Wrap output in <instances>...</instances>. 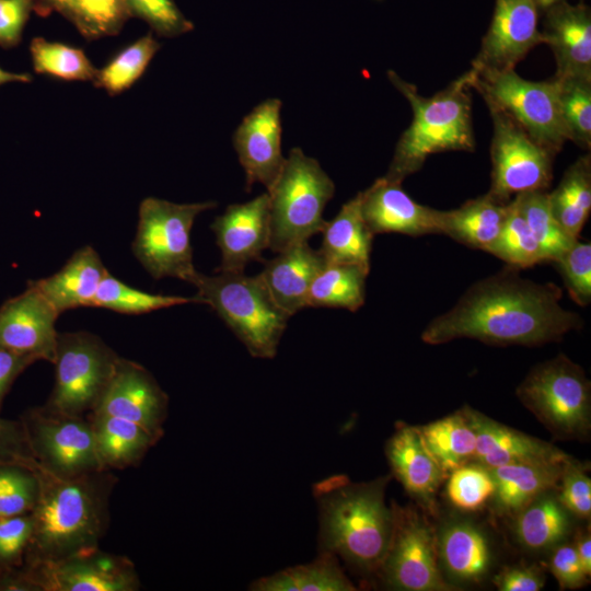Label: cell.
<instances>
[{
    "label": "cell",
    "mask_w": 591,
    "mask_h": 591,
    "mask_svg": "<svg viewBox=\"0 0 591 591\" xmlns=\"http://www.w3.org/2000/svg\"><path fill=\"white\" fill-rule=\"evenodd\" d=\"M519 271L507 266L475 282L452 309L429 322L421 340L441 345L470 338L496 346H538L582 327V317L560 305L563 291L556 283L535 282Z\"/></svg>",
    "instance_id": "cell-1"
},
{
    "label": "cell",
    "mask_w": 591,
    "mask_h": 591,
    "mask_svg": "<svg viewBox=\"0 0 591 591\" xmlns=\"http://www.w3.org/2000/svg\"><path fill=\"white\" fill-rule=\"evenodd\" d=\"M35 468L40 488L31 511L34 529L23 566L99 547L109 524V497L117 482L111 470L62 478L37 463Z\"/></svg>",
    "instance_id": "cell-2"
},
{
    "label": "cell",
    "mask_w": 591,
    "mask_h": 591,
    "mask_svg": "<svg viewBox=\"0 0 591 591\" xmlns=\"http://www.w3.org/2000/svg\"><path fill=\"white\" fill-rule=\"evenodd\" d=\"M391 475L352 483L334 475L313 485L318 508L320 552L340 557L362 575L378 573L393 528L392 508L385 503Z\"/></svg>",
    "instance_id": "cell-3"
},
{
    "label": "cell",
    "mask_w": 591,
    "mask_h": 591,
    "mask_svg": "<svg viewBox=\"0 0 591 591\" xmlns=\"http://www.w3.org/2000/svg\"><path fill=\"white\" fill-rule=\"evenodd\" d=\"M473 76L470 69L444 90L425 97L413 83L387 71L391 83L410 104L413 119L395 147L385 178L402 183L419 171L431 154L474 150L470 94Z\"/></svg>",
    "instance_id": "cell-4"
},
{
    "label": "cell",
    "mask_w": 591,
    "mask_h": 591,
    "mask_svg": "<svg viewBox=\"0 0 591 591\" xmlns=\"http://www.w3.org/2000/svg\"><path fill=\"white\" fill-rule=\"evenodd\" d=\"M202 304L210 305L251 356L271 359L276 356L289 315L274 301L259 276L243 273H201L190 280Z\"/></svg>",
    "instance_id": "cell-5"
},
{
    "label": "cell",
    "mask_w": 591,
    "mask_h": 591,
    "mask_svg": "<svg viewBox=\"0 0 591 591\" xmlns=\"http://www.w3.org/2000/svg\"><path fill=\"white\" fill-rule=\"evenodd\" d=\"M334 193V182L320 163L300 148H292L278 177L267 189L269 248L278 253L308 242L321 232L326 222L323 211Z\"/></svg>",
    "instance_id": "cell-6"
},
{
    "label": "cell",
    "mask_w": 591,
    "mask_h": 591,
    "mask_svg": "<svg viewBox=\"0 0 591 591\" xmlns=\"http://www.w3.org/2000/svg\"><path fill=\"white\" fill-rule=\"evenodd\" d=\"M515 393L555 438H589L591 383L583 369L564 354L533 367Z\"/></svg>",
    "instance_id": "cell-7"
},
{
    "label": "cell",
    "mask_w": 591,
    "mask_h": 591,
    "mask_svg": "<svg viewBox=\"0 0 591 591\" xmlns=\"http://www.w3.org/2000/svg\"><path fill=\"white\" fill-rule=\"evenodd\" d=\"M472 89L480 93L489 108L512 118L534 141L553 154L569 140L565 125L559 86L555 78L535 82L521 78L514 69L476 70Z\"/></svg>",
    "instance_id": "cell-8"
},
{
    "label": "cell",
    "mask_w": 591,
    "mask_h": 591,
    "mask_svg": "<svg viewBox=\"0 0 591 591\" xmlns=\"http://www.w3.org/2000/svg\"><path fill=\"white\" fill-rule=\"evenodd\" d=\"M216 206V201L175 204L155 197L141 201L132 252L153 278L190 282L197 273L190 231L196 217Z\"/></svg>",
    "instance_id": "cell-9"
},
{
    "label": "cell",
    "mask_w": 591,
    "mask_h": 591,
    "mask_svg": "<svg viewBox=\"0 0 591 591\" xmlns=\"http://www.w3.org/2000/svg\"><path fill=\"white\" fill-rule=\"evenodd\" d=\"M119 356L89 332L59 333L55 355V384L44 405L50 412L84 416L96 406Z\"/></svg>",
    "instance_id": "cell-10"
},
{
    "label": "cell",
    "mask_w": 591,
    "mask_h": 591,
    "mask_svg": "<svg viewBox=\"0 0 591 591\" xmlns=\"http://www.w3.org/2000/svg\"><path fill=\"white\" fill-rule=\"evenodd\" d=\"M393 528L376 575L384 586L402 591H451L438 556L437 534L428 519L412 506L391 502Z\"/></svg>",
    "instance_id": "cell-11"
},
{
    "label": "cell",
    "mask_w": 591,
    "mask_h": 591,
    "mask_svg": "<svg viewBox=\"0 0 591 591\" xmlns=\"http://www.w3.org/2000/svg\"><path fill=\"white\" fill-rule=\"evenodd\" d=\"M21 421L31 453L43 470L62 478L104 470L89 418L54 413L42 406L26 412Z\"/></svg>",
    "instance_id": "cell-12"
},
{
    "label": "cell",
    "mask_w": 591,
    "mask_h": 591,
    "mask_svg": "<svg viewBox=\"0 0 591 591\" xmlns=\"http://www.w3.org/2000/svg\"><path fill=\"white\" fill-rule=\"evenodd\" d=\"M493 119L491 184L487 193L507 204L511 196L546 190L553 178V154L534 141L512 118L489 108Z\"/></svg>",
    "instance_id": "cell-13"
},
{
    "label": "cell",
    "mask_w": 591,
    "mask_h": 591,
    "mask_svg": "<svg viewBox=\"0 0 591 591\" xmlns=\"http://www.w3.org/2000/svg\"><path fill=\"white\" fill-rule=\"evenodd\" d=\"M22 567L38 591H136L140 588L134 563L100 547Z\"/></svg>",
    "instance_id": "cell-14"
},
{
    "label": "cell",
    "mask_w": 591,
    "mask_h": 591,
    "mask_svg": "<svg viewBox=\"0 0 591 591\" xmlns=\"http://www.w3.org/2000/svg\"><path fill=\"white\" fill-rule=\"evenodd\" d=\"M167 406L169 397L153 375L138 362L119 357L91 413L134 421L161 439Z\"/></svg>",
    "instance_id": "cell-15"
},
{
    "label": "cell",
    "mask_w": 591,
    "mask_h": 591,
    "mask_svg": "<svg viewBox=\"0 0 591 591\" xmlns=\"http://www.w3.org/2000/svg\"><path fill=\"white\" fill-rule=\"evenodd\" d=\"M540 12L536 0H495L490 25L472 68L514 69L532 48L544 43Z\"/></svg>",
    "instance_id": "cell-16"
},
{
    "label": "cell",
    "mask_w": 591,
    "mask_h": 591,
    "mask_svg": "<svg viewBox=\"0 0 591 591\" xmlns=\"http://www.w3.org/2000/svg\"><path fill=\"white\" fill-rule=\"evenodd\" d=\"M58 316L55 308L30 283L22 294L0 309V349L54 363Z\"/></svg>",
    "instance_id": "cell-17"
},
{
    "label": "cell",
    "mask_w": 591,
    "mask_h": 591,
    "mask_svg": "<svg viewBox=\"0 0 591 591\" xmlns=\"http://www.w3.org/2000/svg\"><path fill=\"white\" fill-rule=\"evenodd\" d=\"M281 105L279 99L265 100L242 119L234 131L233 146L245 171L247 190L254 183H260L268 189L285 164Z\"/></svg>",
    "instance_id": "cell-18"
},
{
    "label": "cell",
    "mask_w": 591,
    "mask_h": 591,
    "mask_svg": "<svg viewBox=\"0 0 591 591\" xmlns=\"http://www.w3.org/2000/svg\"><path fill=\"white\" fill-rule=\"evenodd\" d=\"M210 228L221 251L216 271L243 273L250 262H264L262 254L270 243L268 194L228 206Z\"/></svg>",
    "instance_id": "cell-19"
},
{
    "label": "cell",
    "mask_w": 591,
    "mask_h": 591,
    "mask_svg": "<svg viewBox=\"0 0 591 591\" xmlns=\"http://www.w3.org/2000/svg\"><path fill=\"white\" fill-rule=\"evenodd\" d=\"M361 212L373 235L442 234L444 211L418 204L402 188V183L384 176L361 192Z\"/></svg>",
    "instance_id": "cell-20"
},
{
    "label": "cell",
    "mask_w": 591,
    "mask_h": 591,
    "mask_svg": "<svg viewBox=\"0 0 591 591\" xmlns=\"http://www.w3.org/2000/svg\"><path fill=\"white\" fill-rule=\"evenodd\" d=\"M476 432L474 460L489 468L514 463L563 464L570 457L556 445L463 407Z\"/></svg>",
    "instance_id": "cell-21"
},
{
    "label": "cell",
    "mask_w": 591,
    "mask_h": 591,
    "mask_svg": "<svg viewBox=\"0 0 591 591\" xmlns=\"http://www.w3.org/2000/svg\"><path fill=\"white\" fill-rule=\"evenodd\" d=\"M543 12V40L551 47L556 60L554 78L591 80L590 8L564 0Z\"/></svg>",
    "instance_id": "cell-22"
},
{
    "label": "cell",
    "mask_w": 591,
    "mask_h": 591,
    "mask_svg": "<svg viewBox=\"0 0 591 591\" xmlns=\"http://www.w3.org/2000/svg\"><path fill=\"white\" fill-rule=\"evenodd\" d=\"M392 474L429 513L436 511V494L447 478L422 443L416 426L397 422L385 445Z\"/></svg>",
    "instance_id": "cell-23"
},
{
    "label": "cell",
    "mask_w": 591,
    "mask_h": 591,
    "mask_svg": "<svg viewBox=\"0 0 591 591\" xmlns=\"http://www.w3.org/2000/svg\"><path fill=\"white\" fill-rule=\"evenodd\" d=\"M263 263L259 278L276 304L292 316L308 308L310 287L327 262L318 250L312 248L308 242H301Z\"/></svg>",
    "instance_id": "cell-24"
},
{
    "label": "cell",
    "mask_w": 591,
    "mask_h": 591,
    "mask_svg": "<svg viewBox=\"0 0 591 591\" xmlns=\"http://www.w3.org/2000/svg\"><path fill=\"white\" fill-rule=\"evenodd\" d=\"M107 273L96 251L86 245L76 251L57 273L31 283L61 314L70 309L93 306Z\"/></svg>",
    "instance_id": "cell-25"
},
{
    "label": "cell",
    "mask_w": 591,
    "mask_h": 591,
    "mask_svg": "<svg viewBox=\"0 0 591 591\" xmlns=\"http://www.w3.org/2000/svg\"><path fill=\"white\" fill-rule=\"evenodd\" d=\"M439 563L451 580L476 582L487 573L491 549L485 533L464 520L447 523L437 535Z\"/></svg>",
    "instance_id": "cell-26"
},
{
    "label": "cell",
    "mask_w": 591,
    "mask_h": 591,
    "mask_svg": "<svg viewBox=\"0 0 591 591\" xmlns=\"http://www.w3.org/2000/svg\"><path fill=\"white\" fill-rule=\"evenodd\" d=\"M95 447L104 470L137 465L160 438L142 426L103 413H90Z\"/></svg>",
    "instance_id": "cell-27"
},
{
    "label": "cell",
    "mask_w": 591,
    "mask_h": 591,
    "mask_svg": "<svg viewBox=\"0 0 591 591\" xmlns=\"http://www.w3.org/2000/svg\"><path fill=\"white\" fill-rule=\"evenodd\" d=\"M563 464L514 463L490 468L495 479L491 500L496 510L515 515L538 496L556 489Z\"/></svg>",
    "instance_id": "cell-28"
},
{
    "label": "cell",
    "mask_w": 591,
    "mask_h": 591,
    "mask_svg": "<svg viewBox=\"0 0 591 591\" xmlns=\"http://www.w3.org/2000/svg\"><path fill=\"white\" fill-rule=\"evenodd\" d=\"M318 251L327 263L359 265L370 270L373 234L361 212V192L345 202L339 212L326 221Z\"/></svg>",
    "instance_id": "cell-29"
},
{
    "label": "cell",
    "mask_w": 591,
    "mask_h": 591,
    "mask_svg": "<svg viewBox=\"0 0 591 591\" xmlns=\"http://www.w3.org/2000/svg\"><path fill=\"white\" fill-rule=\"evenodd\" d=\"M507 204L485 194L457 209L444 211L442 234L471 248L486 252L499 235Z\"/></svg>",
    "instance_id": "cell-30"
},
{
    "label": "cell",
    "mask_w": 591,
    "mask_h": 591,
    "mask_svg": "<svg viewBox=\"0 0 591 591\" xmlns=\"http://www.w3.org/2000/svg\"><path fill=\"white\" fill-rule=\"evenodd\" d=\"M428 452L448 475L474 460L476 432L464 408L417 427Z\"/></svg>",
    "instance_id": "cell-31"
},
{
    "label": "cell",
    "mask_w": 591,
    "mask_h": 591,
    "mask_svg": "<svg viewBox=\"0 0 591 591\" xmlns=\"http://www.w3.org/2000/svg\"><path fill=\"white\" fill-rule=\"evenodd\" d=\"M514 534L530 551L558 545L570 531V513L549 491L538 496L515 514Z\"/></svg>",
    "instance_id": "cell-32"
},
{
    "label": "cell",
    "mask_w": 591,
    "mask_h": 591,
    "mask_svg": "<svg viewBox=\"0 0 591 591\" xmlns=\"http://www.w3.org/2000/svg\"><path fill=\"white\" fill-rule=\"evenodd\" d=\"M253 591H354L356 587L340 569L337 557L320 552L315 560L286 568L254 581Z\"/></svg>",
    "instance_id": "cell-33"
},
{
    "label": "cell",
    "mask_w": 591,
    "mask_h": 591,
    "mask_svg": "<svg viewBox=\"0 0 591 591\" xmlns=\"http://www.w3.org/2000/svg\"><path fill=\"white\" fill-rule=\"evenodd\" d=\"M552 212L570 236L578 239L591 211V158H579L548 193Z\"/></svg>",
    "instance_id": "cell-34"
},
{
    "label": "cell",
    "mask_w": 591,
    "mask_h": 591,
    "mask_svg": "<svg viewBox=\"0 0 591 591\" xmlns=\"http://www.w3.org/2000/svg\"><path fill=\"white\" fill-rule=\"evenodd\" d=\"M369 271L355 264L326 263L310 287L308 308L358 311L364 304Z\"/></svg>",
    "instance_id": "cell-35"
},
{
    "label": "cell",
    "mask_w": 591,
    "mask_h": 591,
    "mask_svg": "<svg viewBox=\"0 0 591 591\" xmlns=\"http://www.w3.org/2000/svg\"><path fill=\"white\" fill-rule=\"evenodd\" d=\"M546 262L554 263L578 239L570 236L554 217L546 190H534L514 197Z\"/></svg>",
    "instance_id": "cell-36"
},
{
    "label": "cell",
    "mask_w": 591,
    "mask_h": 591,
    "mask_svg": "<svg viewBox=\"0 0 591 591\" xmlns=\"http://www.w3.org/2000/svg\"><path fill=\"white\" fill-rule=\"evenodd\" d=\"M486 252L517 269L546 263L514 198L507 204V215L499 235Z\"/></svg>",
    "instance_id": "cell-37"
},
{
    "label": "cell",
    "mask_w": 591,
    "mask_h": 591,
    "mask_svg": "<svg viewBox=\"0 0 591 591\" xmlns=\"http://www.w3.org/2000/svg\"><path fill=\"white\" fill-rule=\"evenodd\" d=\"M186 303H199V297L154 294L132 288L109 273L102 280L93 306L108 309L123 314H143Z\"/></svg>",
    "instance_id": "cell-38"
},
{
    "label": "cell",
    "mask_w": 591,
    "mask_h": 591,
    "mask_svg": "<svg viewBox=\"0 0 591 591\" xmlns=\"http://www.w3.org/2000/svg\"><path fill=\"white\" fill-rule=\"evenodd\" d=\"M159 49L160 43L151 33L140 37L97 69L94 84L109 94L124 92L142 76Z\"/></svg>",
    "instance_id": "cell-39"
},
{
    "label": "cell",
    "mask_w": 591,
    "mask_h": 591,
    "mask_svg": "<svg viewBox=\"0 0 591 591\" xmlns=\"http://www.w3.org/2000/svg\"><path fill=\"white\" fill-rule=\"evenodd\" d=\"M30 51L37 73L70 81H93L97 71L82 49L63 43L35 37Z\"/></svg>",
    "instance_id": "cell-40"
},
{
    "label": "cell",
    "mask_w": 591,
    "mask_h": 591,
    "mask_svg": "<svg viewBox=\"0 0 591 591\" xmlns=\"http://www.w3.org/2000/svg\"><path fill=\"white\" fill-rule=\"evenodd\" d=\"M58 12L88 39L116 34L130 16L124 0H66Z\"/></svg>",
    "instance_id": "cell-41"
},
{
    "label": "cell",
    "mask_w": 591,
    "mask_h": 591,
    "mask_svg": "<svg viewBox=\"0 0 591 591\" xmlns=\"http://www.w3.org/2000/svg\"><path fill=\"white\" fill-rule=\"evenodd\" d=\"M447 497L463 512L483 509L494 497L495 479L489 467L471 461L448 475Z\"/></svg>",
    "instance_id": "cell-42"
},
{
    "label": "cell",
    "mask_w": 591,
    "mask_h": 591,
    "mask_svg": "<svg viewBox=\"0 0 591 591\" xmlns=\"http://www.w3.org/2000/svg\"><path fill=\"white\" fill-rule=\"evenodd\" d=\"M36 461L0 463V518L31 512L39 496Z\"/></svg>",
    "instance_id": "cell-43"
},
{
    "label": "cell",
    "mask_w": 591,
    "mask_h": 591,
    "mask_svg": "<svg viewBox=\"0 0 591 591\" xmlns=\"http://www.w3.org/2000/svg\"><path fill=\"white\" fill-rule=\"evenodd\" d=\"M560 108L569 140L582 148L591 144V80L557 79Z\"/></svg>",
    "instance_id": "cell-44"
},
{
    "label": "cell",
    "mask_w": 591,
    "mask_h": 591,
    "mask_svg": "<svg viewBox=\"0 0 591 591\" xmlns=\"http://www.w3.org/2000/svg\"><path fill=\"white\" fill-rule=\"evenodd\" d=\"M556 264L570 298L579 305L591 302V244L577 240Z\"/></svg>",
    "instance_id": "cell-45"
},
{
    "label": "cell",
    "mask_w": 591,
    "mask_h": 591,
    "mask_svg": "<svg viewBox=\"0 0 591 591\" xmlns=\"http://www.w3.org/2000/svg\"><path fill=\"white\" fill-rule=\"evenodd\" d=\"M129 14L147 22L160 36L175 37L194 28L174 0H124Z\"/></svg>",
    "instance_id": "cell-46"
},
{
    "label": "cell",
    "mask_w": 591,
    "mask_h": 591,
    "mask_svg": "<svg viewBox=\"0 0 591 591\" xmlns=\"http://www.w3.org/2000/svg\"><path fill=\"white\" fill-rule=\"evenodd\" d=\"M587 466L571 456L563 464L556 496L563 507L578 519L591 515V479Z\"/></svg>",
    "instance_id": "cell-47"
},
{
    "label": "cell",
    "mask_w": 591,
    "mask_h": 591,
    "mask_svg": "<svg viewBox=\"0 0 591 591\" xmlns=\"http://www.w3.org/2000/svg\"><path fill=\"white\" fill-rule=\"evenodd\" d=\"M33 529L31 512L0 518V571L23 566Z\"/></svg>",
    "instance_id": "cell-48"
},
{
    "label": "cell",
    "mask_w": 591,
    "mask_h": 591,
    "mask_svg": "<svg viewBox=\"0 0 591 591\" xmlns=\"http://www.w3.org/2000/svg\"><path fill=\"white\" fill-rule=\"evenodd\" d=\"M548 569L563 590L579 589L587 584L590 578L586 573L572 544L555 546L548 559Z\"/></svg>",
    "instance_id": "cell-49"
},
{
    "label": "cell",
    "mask_w": 591,
    "mask_h": 591,
    "mask_svg": "<svg viewBox=\"0 0 591 591\" xmlns=\"http://www.w3.org/2000/svg\"><path fill=\"white\" fill-rule=\"evenodd\" d=\"M35 0H0V46L10 48L20 39Z\"/></svg>",
    "instance_id": "cell-50"
},
{
    "label": "cell",
    "mask_w": 591,
    "mask_h": 591,
    "mask_svg": "<svg viewBox=\"0 0 591 591\" xmlns=\"http://www.w3.org/2000/svg\"><path fill=\"white\" fill-rule=\"evenodd\" d=\"M34 461L22 421L0 417V463Z\"/></svg>",
    "instance_id": "cell-51"
},
{
    "label": "cell",
    "mask_w": 591,
    "mask_h": 591,
    "mask_svg": "<svg viewBox=\"0 0 591 591\" xmlns=\"http://www.w3.org/2000/svg\"><path fill=\"white\" fill-rule=\"evenodd\" d=\"M493 582L499 591H538L544 588L545 576L534 565H514L505 567Z\"/></svg>",
    "instance_id": "cell-52"
},
{
    "label": "cell",
    "mask_w": 591,
    "mask_h": 591,
    "mask_svg": "<svg viewBox=\"0 0 591 591\" xmlns=\"http://www.w3.org/2000/svg\"><path fill=\"white\" fill-rule=\"evenodd\" d=\"M35 360L31 357L0 349V408L15 378Z\"/></svg>",
    "instance_id": "cell-53"
},
{
    "label": "cell",
    "mask_w": 591,
    "mask_h": 591,
    "mask_svg": "<svg viewBox=\"0 0 591 591\" xmlns=\"http://www.w3.org/2000/svg\"><path fill=\"white\" fill-rule=\"evenodd\" d=\"M0 591H38L23 567L0 571Z\"/></svg>",
    "instance_id": "cell-54"
},
{
    "label": "cell",
    "mask_w": 591,
    "mask_h": 591,
    "mask_svg": "<svg viewBox=\"0 0 591 591\" xmlns=\"http://www.w3.org/2000/svg\"><path fill=\"white\" fill-rule=\"evenodd\" d=\"M573 547L578 555V558L586 571V573L591 576V536L590 531L579 530L576 533L573 540Z\"/></svg>",
    "instance_id": "cell-55"
},
{
    "label": "cell",
    "mask_w": 591,
    "mask_h": 591,
    "mask_svg": "<svg viewBox=\"0 0 591 591\" xmlns=\"http://www.w3.org/2000/svg\"><path fill=\"white\" fill-rule=\"evenodd\" d=\"M31 81L32 77L28 73H15L0 68V85L10 82L28 83Z\"/></svg>",
    "instance_id": "cell-56"
},
{
    "label": "cell",
    "mask_w": 591,
    "mask_h": 591,
    "mask_svg": "<svg viewBox=\"0 0 591 591\" xmlns=\"http://www.w3.org/2000/svg\"><path fill=\"white\" fill-rule=\"evenodd\" d=\"M45 10L54 9L58 11L66 0H42Z\"/></svg>",
    "instance_id": "cell-57"
},
{
    "label": "cell",
    "mask_w": 591,
    "mask_h": 591,
    "mask_svg": "<svg viewBox=\"0 0 591 591\" xmlns=\"http://www.w3.org/2000/svg\"><path fill=\"white\" fill-rule=\"evenodd\" d=\"M564 0H536L541 12Z\"/></svg>",
    "instance_id": "cell-58"
}]
</instances>
